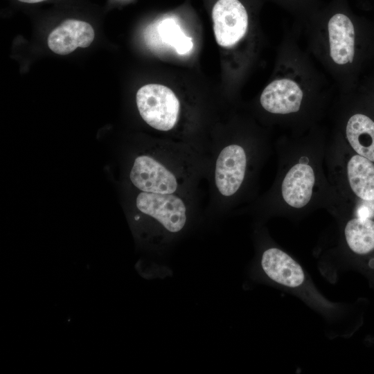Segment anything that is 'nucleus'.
<instances>
[{
	"mask_svg": "<svg viewBox=\"0 0 374 374\" xmlns=\"http://www.w3.org/2000/svg\"><path fill=\"white\" fill-rule=\"evenodd\" d=\"M213 31L217 43L222 47H231L246 35L249 16L239 0H218L212 10Z\"/></svg>",
	"mask_w": 374,
	"mask_h": 374,
	"instance_id": "f03ea898",
	"label": "nucleus"
},
{
	"mask_svg": "<svg viewBox=\"0 0 374 374\" xmlns=\"http://www.w3.org/2000/svg\"><path fill=\"white\" fill-rule=\"evenodd\" d=\"M260 263L265 274L283 286L296 288L305 281V273L301 266L290 255L278 248L265 250Z\"/></svg>",
	"mask_w": 374,
	"mask_h": 374,
	"instance_id": "1a4fd4ad",
	"label": "nucleus"
},
{
	"mask_svg": "<svg viewBox=\"0 0 374 374\" xmlns=\"http://www.w3.org/2000/svg\"><path fill=\"white\" fill-rule=\"evenodd\" d=\"M138 110L143 121L159 131H169L177 123L180 103L175 93L166 86L148 84L136 92Z\"/></svg>",
	"mask_w": 374,
	"mask_h": 374,
	"instance_id": "f257e3e1",
	"label": "nucleus"
},
{
	"mask_svg": "<svg viewBox=\"0 0 374 374\" xmlns=\"http://www.w3.org/2000/svg\"><path fill=\"white\" fill-rule=\"evenodd\" d=\"M286 4L293 6H299L302 5H305L310 0H285Z\"/></svg>",
	"mask_w": 374,
	"mask_h": 374,
	"instance_id": "2eb2a0df",
	"label": "nucleus"
},
{
	"mask_svg": "<svg viewBox=\"0 0 374 374\" xmlns=\"http://www.w3.org/2000/svg\"><path fill=\"white\" fill-rule=\"evenodd\" d=\"M130 178L141 192L172 194L179 186L175 173L148 155H141L135 159Z\"/></svg>",
	"mask_w": 374,
	"mask_h": 374,
	"instance_id": "20e7f679",
	"label": "nucleus"
},
{
	"mask_svg": "<svg viewBox=\"0 0 374 374\" xmlns=\"http://www.w3.org/2000/svg\"><path fill=\"white\" fill-rule=\"evenodd\" d=\"M314 181L311 166L305 163L294 166L282 183V195L285 202L296 208L305 206L312 197Z\"/></svg>",
	"mask_w": 374,
	"mask_h": 374,
	"instance_id": "9d476101",
	"label": "nucleus"
},
{
	"mask_svg": "<svg viewBox=\"0 0 374 374\" xmlns=\"http://www.w3.org/2000/svg\"><path fill=\"white\" fill-rule=\"evenodd\" d=\"M137 208L154 218L170 233H177L184 227L186 206L183 199L175 195L140 193L136 199Z\"/></svg>",
	"mask_w": 374,
	"mask_h": 374,
	"instance_id": "7ed1b4c3",
	"label": "nucleus"
},
{
	"mask_svg": "<svg viewBox=\"0 0 374 374\" xmlns=\"http://www.w3.org/2000/svg\"><path fill=\"white\" fill-rule=\"evenodd\" d=\"M348 178L354 193L366 201L374 200V164L358 154L351 157L347 166Z\"/></svg>",
	"mask_w": 374,
	"mask_h": 374,
	"instance_id": "f8f14e48",
	"label": "nucleus"
},
{
	"mask_svg": "<svg viewBox=\"0 0 374 374\" xmlns=\"http://www.w3.org/2000/svg\"><path fill=\"white\" fill-rule=\"evenodd\" d=\"M330 55L335 63H352L355 55V28L350 18L342 11L331 15L327 24Z\"/></svg>",
	"mask_w": 374,
	"mask_h": 374,
	"instance_id": "423d86ee",
	"label": "nucleus"
},
{
	"mask_svg": "<svg viewBox=\"0 0 374 374\" xmlns=\"http://www.w3.org/2000/svg\"><path fill=\"white\" fill-rule=\"evenodd\" d=\"M95 37L91 25L77 19H67L50 33L47 43L55 53L65 55L78 47H88Z\"/></svg>",
	"mask_w": 374,
	"mask_h": 374,
	"instance_id": "0eeeda50",
	"label": "nucleus"
},
{
	"mask_svg": "<svg viewBox=\"0 0 374 374\" xmlns=\"http://www.w3.org/2000/svg\"><path fill=\"white\" fill-rule=\"evenodd\" d=\"M303 98V92L297 82L281 78L272 81L264 89L260 102L270 113L287 114L299 110Z\"/></svg>",
	"mask_w": 374,
	"mask_h": 374,
	"instance_id": "6e6552de",
	"label": "nucleus"
},
{
	"mask_svg": "<svg viewBox=\"0 0 374 374\" xmlns=\"http://www.w3.org/2000/svg\"><path fill=\"white\" fill-rule=\"evenodd\" d=\"M346 132L355 152L374 161V122L366 115L356 114L349 118Z\"/></svg>",
	"mask_w": 374,
	"mask_h": 374,
	"instance_id": "9b49d317",
	"label": "nucleus"
},
{
	"mask_svg": "<svg viewBox=\"0 0 374 374\" xmlns=\"http://www.w3.org/2000/svg\"><path fill=\"white\" fill-rule=\"evenodd\" d=\"M346 242L355 253L366 254L374 249V221L358 217L348 221L344 229Z\"/></svg>",
	"mask_w": 374,
	"mask_h": 374,
	"instance_id": "ddd939ff",
	"label": "nucleus"
},
{
	"mask_svg": "<svg viewBox=\"0 0 374 374\" xmlns=\"http://www.w3.org/2000/svg\"><path fill=\"white\" fill-rule=\"evenodd\" d=\"M246 167L247 156L242 146L231 144L221 150L215 163V183L222 195L229 197L238 190Z\"/></svg>",
	"mask_w": 374,
	"mask_h": 374,
	"instance_id": "39448f33",
	"label": "nucleus"
},
{
	"mask_svg": "<svg viewBox=\"0 0 374 374\" xmlns=\"http://www.w3.org/2000/svg\"><path fill=\"white\" fill-rule=\"evenodd\" d=\"M18 1L21 2H24V3H35L42 2L46 0H18Z\"/></svg>",
	"mask_w": 374,
	"mask_h": 374,
	"instance_id": "dca6fc26",
	"label": "nucleus"
},
{
	"mask_svg": "<svg viewBox=\"0 0 374 374\" xmlns=\"http://www.w3.org/2000/svg\"><path fill=\"white\" fill-rule=\"evenodd\" d=\"M158 29L161 40L175 48L178 54H186L193 48V39L184 33L174 19H166L162 21Z\"/></svg>",
	"mask_w": 374,
	"mask_h": 374,
	"instance_id": "4468645a",
	"label": "nucleus"
}]
</instances>
